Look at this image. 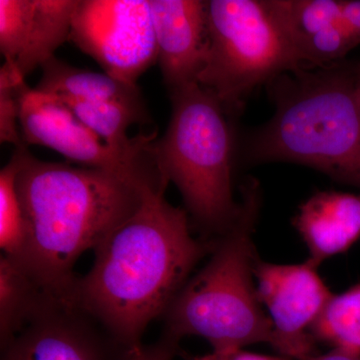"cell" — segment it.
I'll use <instances>...</instances> for the list:
<instances>
[{
  "label": "cell",
  "instance_id": "obj_1",
  "mask_svg": "<svg viewBox=\"0 0 360 360\" xmlns=\"http://www.w3.org/2000/svg\"><path fill=\"white\" fill-rule=\"evenodd\" d=\"M165 191H148L139 210L94 248L91 269L75 281V305L120 349L141 345L149 324L215 246V238H194L188 213L170 205Z\"/></svg>",
  "mask_w": 360,
  "mask_h": 360
},
{
  "label": "cell",
  "instance_id": "obj_2",
  "mask_svg": "<svg viewBox=\"0 0 360 360\" xmlns=\"http://www.w3.org/2000/svg\"><path fill=\"white\" fill-rule=\"evenodd\" d=\"M14 153L20 160L16 188L26 227L25 250L16 262L49 295L75 304L73 269L79 257L131 217L148 191L167 189L168 184L46 162L34 158L27 146Z\"/></svg>",
  "mask_w": 360,
  "mask_h": 360
},
{
  "label": "cell",
  "instance_id": "obj_3",
  "mask_svg": "<svg viewBox=\"0 0 360 360\" xmlns=\"http://www.w3.org/2000/svg\"><path fill=\"white\" fill-rule=\"evenodd\" d=\"M360 63L303 65L267 84L271 118L246 135L241 158L251 165L285 161L314 168L360 188Z\"/></svg>",
  "mask_w": 360,
  "mask_h": 360
},
{
  "label": "cell",
  "instance_id": "obj_4",
  "mask_svg": "<svg viewBox=\"0 0 360 360\" xmlns=\"http://www.w3.org/2000/svg\"><path fill=\"white\" fill-rule=\"evenodd\" d=\"M240 195L236 222L215 238L210 260L186 281L163 314V335L179 342L186 336H200L214 352L272 345V324L255 284L258 255L253 233L262 208L259 182L252 177L245 180Z\"/></svg>",
  "mask_w": 360,
  "mask_h": 360
},
{
  "label": "cell",
  "instance_id": "obj_5",
  "mask_svg": "<svg viewBox=\"0 0 360 360\" xmlns=\"http://www.w3.org/2000/svg\"><path fill=\"white\" fill-rule=\"evenodd\" d=\"M167 131L148 150L168 184L177 187L191 224L206 239L219 238L238 219L233 198L234 136L229 116L200 84L169 94Z\"/></svg>",
  "mask_w": 360,
  "mask_h": 360
},
{
  "label": "cell",
  "instance_id": "obj_6",
  "mask_svg": "<svg viewBox=\"0 0 360 360\" xmlns=\"http://www.w3.org/2000/svg\"><path fill=\"white\" fill-rule=\"evenodd\" d=\"M207 56L198 84L229 117L253 89L307 65L276 0L207 1Z\"/></svg>",
  "mask_w": 360,
  "mask_h": 360
},
{
  "label": "cell",
  "instance_id": "obj_7",
  "mask_svg": "<svg viewBox=\"0 0 360 360\" xmlns=\"http://www.w3.org/2000/svg\"><path fill=\"white\" fill-rule=\"evenodd\" d=\"M70 39L127 84H136L158 58L149 0H78Z\"/></svg>",
  "mask_w": 360,
  "mask_h": 360
},
{
  "label": "cell",
  "instance_id": "obj_8",
  "mask_svg": "<svg viewBox=\"0 0 360 360\" xmlns=\"http://www.w3.org/2000/svg\"><path fill=\"white\" fill-rule=\"evenodd\" d=\"M20 127L26 146L37 144L53 149L84 167L113 170L142 179L162 177L148 150L155 134L144 135L131 150H118L80 122L58 97L30 86L21 97Z\"/></svg>",
  "mask_w": 360,
  "mask_h": 360
},
{
  "label": "cell",
  "instance_id": "obj_9",
  "mask_svg": "<svg viewBox=\"0 0 360 360\" xmlns=\"http://www.w3.org/2000/svg\"><path fill=\"white\" fill-rule=\"evenodd\" d=\"M309 259L276 264L257 257L255 265L258 297L274 329L271 347L288 359L307 360L317 354L312 328L333 295Z\"/></svg>",
  "mask_w": 360,
  "mask_h": 360
},
{
  "label": "cell",
  "instance_id": "obj_10",
  "mask_svg": "<svg viewBox=\"0 0 360 360\" xmlns=\"http://www.w3.org/2000/svg\"><path fill=\"white\" fill-rule=\"evenodd\" d=\"M96 322L51 298L2 350L1 360H105Z\"/></svg>",
  "mask_w": 360,
  "mask_h": 360
},
{
  "label": "cell",
  "instance_id": "obj_11",
  "mask_svg": "<svg viewBox=\"0 0 360 360\" xmlns=\"http://www.w3.org/2000/svg\"><path fill=\"white\" fill-rule=\"evenodd\" d=\"M168 92L198 84L207 56V1L149 0Z\"/></svg>",
  "mask_w": 360,
  "mask_h": 360
},
{
  "label": "cell",
  "instance_id": "obj_12",
  "mask_svg": "<svg viewBox=\"0 0 360 360\" xmlns=\"http://www.w3.org/2000/svg\"><path fill=\"white\" fill-rule=\"evenodd\" d=\"M293 224L309 250L307 259L319 266L360 238V194L319 191L302 203Z\"/></svg>",
  "mask_w": 360,
  "mask_h": 360
},
{
  "label": "cell",
  "instance_id": "obj_13",
  "mask_svg": "<svg viewBox=\"0 0 360 360\" xmlns=\"http://www.w3.org/2000/svg\"><path fill=\"white\" fill-rule=\"evenodd\" d=\"M37 90L61 99L112 103L148 112L136 84H127L106 75L73 68L56 58L41 66Z\"/></svg>",
  "mask_w": 360,
  "mask_h": 360
},
{
  "label": "cell",
  "instance_id": "obj_14",
  "mask_svg": "<svg viewBox=\"0 0 360 360\" xmlns=\"http://www.w3.org/2000/svg\"><path fill=\"white\" fill-rule=\"evenodd\" d=\"M78 0H32V14L25 47L15 66L22 77L54 58V52L70 39Z\"/></svg>",
  "mask_w": 360,
  "mask_h": 360
},
{
  "label": "cell",
  "instance_id": "obj_15",
  "mask_svg": "<svg viewBox=\"0 0 360 360\" xmlns=\"http://www.w3.org/2000/svg\"><path fill=\"white\" fill-rule=\"evenodd\" d=\"M49 295L20 264L0 257V345L1 349L22 330L45 303ZM58 300V298H56Z\"/></svg>",
  "mask_w": 360,
  "mask_h": 360
},
{
  "label": "cell",
  "instance_id": "obj_16",
  "mask_svg": "<svg viewBox=\"0 0 360 360\" xmlns=\"http://www.w3.org/2000/svg\"><path fill=\"white\" fill-rule=\"evenodd\" d=\"M311 335L316 342L360 352V284L333 296Z\"/></svg>",
  "mask_w": 360,
  "mask_h": 360
},
{
  "label": "cell",
  "instance_id": "obj_17",
  "mask_svg": "<svg viewBox=\"0 0 360 360\" xmlns=\"http://www.w3.org/2000/svg\"><path fill=\"white\" fill-rule=\"evenodd\" d=\"M20 160L13 153L0 172V248L4 257L20 260L25 250L26 227L22 206L16 188Z\"/></svg>",
  "mask_w": 360,
  "mask_h": 360
},
{
  "label": "cell",
  "instance_id": "obj_18",
  "mask_svg": "<svg viewBox=\"0 0 360 360\" xmlns=\"http://www.w3.org/2000/svg\"><path fill=\"white\" fill-rule=\"evenodd\" d=\"M28 85L13 61H4L0 68V139L15 148L27 146L20 127L21 97Z\"/></svg>",
  "mask_w": 360,
  "mask_h": 360
},
{
  "label": "cell",
  "instance_id": "obj_19",
  "mask_svg": "<svg viewBox=\"0 0 360 360\" xmlns=\"http://www.w3.org/2000/svg\"><path fill=\"white\" fill-rule=\"evenodd\" d=\"M32 14V0H0V51L15 63L25 47Z\"/></svg>",
  "mask_w": 360,
  "mask_h": 360
},
{
  "label": "cell",
  "instance_id": "obj_20",
  "mask_svg": "<svg viewBox=\"0 0 360 360\" xmlns=\"http://www.w3.org/2000/svg\"><path fill=\"white\" fill-rule=\"evenodd\" d=\"M179 349V341L162 335L153 345H139L137 347L120 349L115 360H174Z\"/></svg>",
  "mask_w": 360,
  "mask_h": 360
},
{
  "label": "cell",
  "instance_id": "obj_21",
  "mask_svg": "<svg viewBox=\"0 0 360 360\" xmlns=\"http://www.w3.org/2000/svg\"><path fill=\"white\" fill-rule=\"evenodd\" d=\"M191 360H290L283 356H270V355L252 354L245 349L234 350L229 352H214L194 356Z\"/></svg>",
  "mask_w": 360,
  "mask_h": 360
},
{
  "label": "cell",
  "instance_id": "obj_22",
  "mask_svg": "<svg viewBox=\"0 0 360 360\" xmlns=\"http://www.w3.org/2000/svg\"><path fill=\"white\" fill-rule=\"evenodd\" d=\"M343 20L360 42V0L341 1Z\"/></svg>",
  "mask_w": 360,
  "mask_h": 360
},
{
  "label": "cell",
  "instance_id": "obj_23",
  "mask_svg": "<svg viewBox=\"0 0 360 360\" xmlns=\"http://www.w3.org/2000/svg\"><path fill=\"white\" fill-rule=\"evenodd\" d=\"M307 360H360V352L333 347L326 354H315Z\"/></svg>",
  "mask_w": 360,
  "mask_h": 360
},
{
  "label": "cell",
  "instance_id": "obj_24",
  "mask_svg": "<svg viewBox=\"0 0 360 360\" xmlns=\"http://www.w3.org/2000/svg\"><path fill=\"white\" fill-rule=\"evenodd\" d=\"M356 99H357V103H359V110H360V77L359 80V84H357L356 87Z\"/></svg>",
  "mask_w": 360,
  "mask_h": 360
}]
</instances>
